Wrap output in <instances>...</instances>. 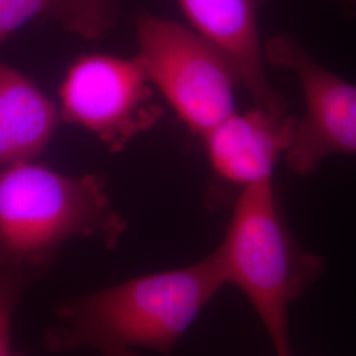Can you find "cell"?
I'll use <instances>...</instances> for the list:
<instances>
[{
	"instance_id": "6da1fadb",
	"label": "cell",
	"mask_w": 356,
	"mask_h": 356,
	"mask_svg": "<svg viewBox=\"0 0 356 356\" xmlns=\"http://www.w3.org/2000/svg\"><path fill=\"white\" fill-rule=\"evenodd\" d=\"M226 284L216 251L191 266L123 281L57 307L45 335L54 353L169 355Z\"/></svg>"
},
{
	"instance_id": "7a4b0ae2",
	"label": "cell",
	"mask_w": 356,
	"mask_h": 356,
	"mask_svg": "<svg viewBox=\"0 0 356 356\" xmlns=\"http://www.w3.org/2000/svg\"><path fill=\"white\" fill-rule=\"evenodd\" d=\"M126 220L97 176L72 177L32 161L0 173V264L42 277L63 245L97 239L115 248Z\"/></svg>"
},
{
	"instance_id": "3957f363",
	"label": "cell",
	"mask_w": 356,
	"mask_h": 356,
	"mask_svg": "<svg viewBox=\"0 0 356 356\" xmlns=\"http://www.w3.org/2000/svg\"><path fill=\"white\" fill-rule=\"evenodd\" d=\"M214 251L226 284L247 297L276 356H292L288 309L318 280L323 261L296 241L273 179L239 191L225 238Z\"/></svg>"
},
{
	"instance_id": "277c9868",
	"label": "cell",
	"mask_w": 356,
	"mask_h": 356,
	"mask_svg": "<svg viewBox=\"0 0 356 356\" xmlns=\"http://www.w3.org/2000/svg\"><path fill=\"white\" fill-rule=\"evenodd\" d=\"M136 31V58L193 134L204 136L236 111L235 91L241 79L213 44L191 26L151 15L139 17Z\"/></svg>"
},
{
	"instance_id": "5b68a950",
	"label": "cell",
	"mask_w": 356,
	"mask_h": 356,
	"mask_svg": "<svg viewBox=\"0 0 356 356\" xmlns=\"http://www.w3.org/2000/svg\"><path fill=\"white\" fill-rule=\"evenodd\" d=\"M266 61L297 78L305 111L294 120L285 163L294 175L310 176L331 156H356V85L318 61L289 35L270 38Z\"/></svg>"
},
{
	"instance_id": "8992f818",
	"label": "cell",
	"mask_w": 356,
	"mask_h": 356,
	"mask_svg": "<svg viewBox=\"0 0 356 356\" xmlns=\"http://www.w3.org/2000/svg\"><path fill=\"white\" fill-rule=\"evenodd\" d=\"M152 97V83L138 58L89 54L66 73L60 116L119 151L157 122L161 111Z\"/></svg>"
},
{
	"instance_id": "52a82bcc",
	"label": "cell",
	"mask_w": 356,
	"mask_h": 356,
	"mask_svg": "<svg viewBox=\"0 0 356 356\" xmlns=\"http://www.w3.org/2000/svg\"><path fill=\"white\" fill-rule=\"evenodd\" d=\"M294 118L254 106L225 118L202 136L216 177L243 191L273 178L289 149Z\"/></svg>"
},
{
	"instance_id": "ba28073f",
	"label": "cell",
	"mask_w": 356,
	"mask_h": 356,
	"mask_svg": "<svg viewBox=\"0 0 356 356\" xmlns=\"http://www.w3.org/2000/svg\"><path fill=\"white\" fill-rule=\"evenodd\" d=\"M270 0H177L191 28L225 54L254 106L285 113L286 102L268 81L259 13Z\"/></svg>"
},
{
	"instance_id": "9c48e42d",
	"label": "cell",
	"mask_w": 356,
	"mask_h": 356,
	"mask_svg": "<svg viewBox=\"0 0 356 356\" xmlns=\"http://www.w3.org/2000/svg\"><path fill=\"white\" fill-rule=\"evenodd\" d=\"M60 114L38 86L0 63V164L32 161L44 151Z\"/></svg>"
},
{
	"instance_id": "30bf717a",
	"label": "cell",
	"mask_w": 356,
	"mask_h": 356,
	"mask_svg": "<svg viewBox=\"0 0 356 356\" xmlns=\"http://www.w3.org/2000/svg\"><path fill=\"white\" fill-rule=\"evenodd\" d=\"M119 0H67L60 20L83 38H99L114 24Z\"/></svg>"
},
{
	"instance_id": "8fae6325",
	"label": "cell",
	"mask_w": 356,
	"mask_h": 356,
	"mask_svg": "<svg viewBox=\"0 0 356 356\" xmlns=\"http://www.w3.org/2000/svg\"><path fill=\"white\" fill-rule=\"evenodd\" d=\"M38 280L32 272L0 264V356H16L11 343L13 314L24 293Z\"/></svg>"
},
{
	"instance_id": "7c38bea8",
	"label": "cell",
	"mask_w": 356,
	"mask_h": 356,
	"mask_svg": "<svg viewBox=\"0 0 356 356\" xmlns=\"http://www.w3.org/2000/svg\"><path fill=\"white\" fill-rule=\"evenodd\" d=\"M67 0H0V45L38 16L61 20Z\"/></svg>"
},
{
	"instance_id": "4fadbf2b",
	"label": "cell",
	"mask_w": 356,
	"mask_h": 356,
	"mask_svg": "<svg viewBox=\"0 0 356 356\" xmlns=\"http://www.w3.org/2000/svg\"><path fill=\"white\" fill-rule=\"evenodd\" d=\"M347 13H356V0H338Z\"/></svg>"
},
{
	"instance_id": "5bb4252c",
	"label": "cell",
	"mask_w": 356,
	"mask_h": 356,
	"mask_svg": "<svg viewBox=\"0 0 356 356\" xmlns=\"http://www.w3.org/2000/svg\"><path fill=\"white\" fill-rule=\"evenodd\" d=\"M16 356H26V355H20V354H16Z\"/></svg>"
}]
</instances>
